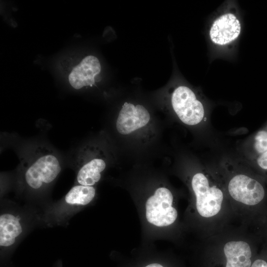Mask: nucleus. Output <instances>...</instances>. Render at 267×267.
I'll use <instances>...</instances> for the list:
<instances>
[{
	"label": "nucleus",
	"mask_w": 267,
	"mask_h": 267,
	"mask_svg": "<svg viewBox=\"0 0 267 267\" xmlns=\"http://www.w3.org/2000/svg\"><path fill=\"white\" fill-rule=\"evenodd\" d=\"M150 114L142 105H134L125 102L121 109L116 121L117 131L127 135L145 126L149 122Z\"/></svg>",
	"instance_id": "nucleus-6"
},
{
	"label": "nucleus",
	"mask_w": 267,
	"mask_h": 267,
	"mask_svg": "<svg viewBox=\"0 0 267 267\" xmlns=\"http://www.w3.org/2000/svg\"><path fill=\"white\" fill-rule=\"evenodd\" d=\"M95 194V190L92 186L76 185L66 194L65 201L71 205L85 206L92 201Z\"/></svg>",
	"instance_id": "nucleus-13"
},
{
	"label": "nucleus",
	"mask_w": 267,
	"mask_h": 267,
	"mask_svg": "<svg viewBox=\"0 0 267 267\" xmlns=\"http://www.w3.org/2000/svg\"><path fill=\"white\" fill-rule=\"evenodd\" d=\"M191 185L199 214L207 218L217 215L221 209L223 199L222 189L212 183L208 176L202 173H197L193 176Z\"/></svg>",
	"instance_id": "nucleus-2"
},
{
	"label": "nucleus",
	"mask_w": 267,
	"mask_h": 267,
	"mask_svg": "<svg viewBox=\"0 0 267 267\" xmlns=\"http://www.w3.org/2000/svg\"><path fill=\"white\" fill-rule=\"evenodd\" d=\"M247 146V154L251 162L267 172V123L253 135Z\"/></svg>",
	"instance_id": "nucleus-9"
},
{
	"label": "nucleus",
	"mask_w": 267,
	"mask_h": 267,
	"mask_svg": "<svg viewBox=\"0 0 267 267\" xmlns=\"http://www.w3.org/2000/svg\"><path fill=\"white\" fill-rule=\"evenodd\" d=\"M171 102L173 108L184 124L194 126L204 119L205 110L202 102L189 88L180 86L173 91Z\"/></svg>",
	"instance_id": "nucleus-3"
},
{
	"label": "nucleus",
	"mask_w": 267,
	"mask_h": 267,
	"mask_svg": "<svg viewBox=\"0 0 267 267\" xmlns=\"http://www.w3.org/2000/svg\"><path fill=\"white\" fill-rule=\"evenodd\" d=\"M241 24L237 17L231 13H224L213 22L210 30L212 41L218 45H225L240 35Z\"/></svg>",
	"instance_id": "nucleus-7"
},
{
	"label": "nucleus",
	"mask_w": 267,
	"mask_h": 267,
	"mask_svg": "<svg viewBox=\"0 0 267 267\" xmlns=\"http://www.w3.org/2000/svg\"><path fill=\"white\" fill-rule=\"evenodd\" d=\"M143 267H165L164 265H163L161 263H159L157 262H153L149 263L145 266H144Z\"/></svg>",
	"instance_id": "nucleus-15"
},
{
	"label": "nucleus",
	"mask_w": 267,
	"mask_h": 267,
	"mask_svg": "<svg viewBox=\"0 0 267 267\" xmlns=\"http://www.w3.org/2000/svg\"><path fill=\"white\" fill-rule=\"evenodd\" d=\"M19 216L4 213L0 216V246L7 247L12 245L21 234L23 228Z\"/></svg>",
	"instance_id": "nucleus-11"
},
{
	"label": "nucleus",
	"mask_w": 267,
	"mask_h": 267,
	"mask_svg": "<svg viewBox=\"0 0 267 267\" xmlns=\"http://www.w3.org/2000/svg\"><path fill=\"white\" fill-rule=\"evenodd\" d=\"M105 168L106 163L101 158H93L85 161L82 164L77 172V182L83 185H93L100 180L101 173Z\"/></svg>",
	"instance_id": "nucleus-12"
},
{
	"label": "nucleus",
	"mask_w": 267,
	"mask_h": 267,
	"mask_svg": "<svg viewBox=\"0 0 267 267\" xmlns=\"http://www.w3.org/2000/svg\"><path fill=\"white\" fill-rule=\"evenodd\" d=\"M101 71V65L95 56L89 55L75 66L68 77L71 86L76 89L84 87H91L95 83V77Z\"/></svg>",
	"instance_id": "nucleus-8"
},
{
	"label": "nucleus",
	"mask_w": 267,
	"mask_h": 267,
	"mask_svg": "<svg viewBox=\"0 0 267 267\" xmlns=\"http://www.w3.org/2000/svg\"><path fill=\"white\" fill-rule=\"evenodd\" d=\"M228 191L234 200L250 206L259 204L265 195L264 188L261 183L241 174L231 178L228 184Z\"/></svg>",
	"instance_id": "nucleus-5"
},
{
	"label": "nucleus",
	"mask_w": 267,
	"mask_h": 267,
	"mask_svg": "<svg viewBox=\"0 0 267 267\" xmlns=\"http://www.w3.org/2000/svg\"><path fill=\"white\" fill-rule=\"evenodd\" d=\"M33 153L25 163L24 178L29 187L39 190L52 182L62 167L59 158L52 150L40 146Z\"/></svg>",
	"instance_id": "nucleus-1"
},
{
	"label": "nucleus",
	"mask_w": 267,
	"mask_h": 267,
	"mask_svg": "<svg viewBox=\"0 0 267 267\" xmlns=\"http://www.w3.org/2000/svg\"><path fill=\"white\" fill-rule=\"evenodd\" d=\"M251 267H267V263L261 259H258L255 261Z\"/></svg>",
	"instance_id": "nucleus-14"
},
{
	"label": "nucleus",
	"mask_w": 267,
	"mask_h": 267,
	"mask_svg": "<svg viewBox=\"0 0 267 267\" xmlns=\"http://www.w3.org/2000/svg\"><path fill=\"white\" fill-rule=\"evenodd\" d=\"M226 257L225 267H251L252 252L247 242L243 241H231L224 246Z\"/></svg>",
	"instance_id": "nucleus-10"
},
{
	"label": "nucleus",
	"mask_w": 267,
	"mask_h": 267,
	"mask_svg": "<svg viewBox=\"0 0 267 267\" xmlns=\"http://www.w3.org/2000/svg\"><path fill=\"white\" fill-rule=\"evenodd\" d=\"M173 196L171 191L165 187L157 189L145 204L147 221L157 226L169 225L178 217L177 210L172 206Z\"/></svg>",
	"instance_id": "nucleus-4"
}]
</instances>
